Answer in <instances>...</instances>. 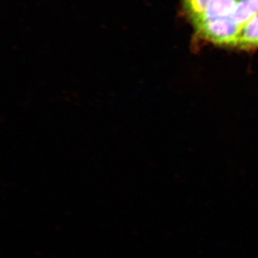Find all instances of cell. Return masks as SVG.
<instances>
[{"label": "cell", "instance_id": "6da1fadb", "mask_svg": "<svg viewBox=\"0 0 258 258\" xmlns=\"http://www.w3.org/2000/svg\"><path fill=\"white\" fill-rule=\"evenodd\" d=\"M197 41L237 49L242 27L230 16L203 18L193 22Z\"/></svg>", "mask_w": 258, "mask_h": 258}, {"label": "cell", "instance_id": "7a4b0ae2", "mask_svg": "<svg viewBox=\"0 0 258 258\" xmlns=\"http://www.w3.org/2000/svg\"><path fill=\"white\" fill-rule=\"evenodd\" d=\"M237 49L244 51L258 49V14L242 27Z\"/></svg>", "mask_w": 258, "mask_h": 258}, {"label": "cell", "instance_id": "3957f363", "mask_svg": "<svg viewBox=\"0 0 258 258\" xmlns=\"http://www.w3.org/2000/svg\"><path fill=\"white\" fill-rule=\"evenodd\" d=\"M237 3V0H211L203 17L216 18L230 16Z\"/></svg>", "mask_w": 258, "mask_h": 258}, {"label": "cell", "instance_id": "277c9868", "mask_svg": "<svg viewBox=\"0 0 258 258\" xmlns=\"http://www.w3.org/2000/svg\"><path fill=\"white\" fill-rule=\"evenodd\" d=\"M210 2L211 0H181L183 10L191 23L203 18Z\"/></svg>", "mask_w": 258, "mask_h": 258}, {"label": "cell", "instance_id": "5b68a950", "mask_svg": "<svg viewBox=\"0 0 258 258\" xmlns=\"http://www.w3.org/2000/svg\"><path fill=\"white\" fill-rule=\"evenodd\" d=\"M258 13L252 8L249 0H239L230 17L242 28L245 24L248 23Z\"/></svg>", "mask_w": 258, "mask_h": 258}, {"label": "cell", "instance_id": "8992f818", "mask_svg": "<svg viewBox=\"0 0 258 258\" xmlns=\"http://www.w3.org/2000/svg\"><path fill=\"white\" fill-rule=\"evenodd\" d=\"M249 1L254 11L258 13V0H249Z\"/></svg>", "mask_w": 258, "mask_h": 258}]
</instances>
